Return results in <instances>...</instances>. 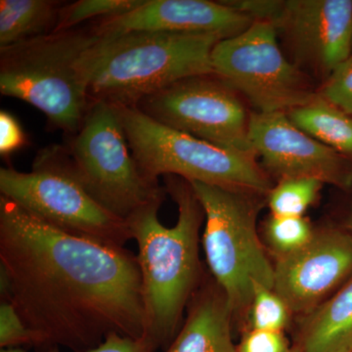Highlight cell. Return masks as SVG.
Wrapping results in <instances>:
<instances>
[{
    "instance_id": "9c48e42d",
    "label": "cell",
    "mask_w": 352,
    "mask_h": 352,
    "mask_svg": "<svg viewBox=\"0 0 352 352\" xmlns=\"http://www.w3.org/2000/svg\"><path fill=\"white\" fill-rule=\"evenodd\" d=\"M214 75L244 95L256 112L288 113L316 96L309 76L282 52L274 25L254 20L212 52Z\"/></svg>"
},
{
    "instance_id": "cb8c5ba5",
    "label": "cell",
    "mask_w": 352,
    "mask_h": 352,
    "mask_svg": "<svg viewBox=\"0 0 352 352\" xmlns=\"http://www.w3.org/2000/svg\"><path fill=\"white\" fill-rule=\"evenodd\" d=\"M317 95L352 117V58L324 80Z\"/></svg>"
},
{
    "instance_id": "52a82bcc",
    "label": "cell",
    "mask_w": 352,
    "mask_h": 352,
    "mask_svg": "<svg viewBox=\"0 0 352 352\" xmlns=\"http://www.w3.org/2000/svg\"><path fill=\"white\" fill-rule=\"evenodd\" d=\"M205 212L201 242L208 270L226 294L233 317L249 311L254 283L274 288L270 263L256 230V198L245 192L190 182Z\"/></svg>"
},
{
    "instance_id": "5b68a950",
    "label": "cell",
    "mask_w": 352,
    "mask_h": 352,
    "mask_svg": "<svg viewBox=\"0 0 352 352\" xmlns=\"http://www.w3.org/2000/svg\"><path fill=\"white\" fill-rule=\"evenodd\" d=\"M0 196L65 233L112 247L132 240L126 220L102 207L78 179L68 146H46L29 173L0 168Z\"/></svg>"
},
{
    "instance_id": "30bf717a",
    "label": "cell",
    "mask_w": 352,
    "mask_h": 352,
    "mask_svg": "<svg viewBox=\"0 0 352 352\" xmlns=\"http://www.w3.org/2000/svg\"><path fill=\"white\" fill-rule=\"evenodd\" d=\"M135 107L176 131L256 157L250 140L251 113L239 94L214 75L185 78L145 97Z\"/></svg>"
},
{
    "instance_id": "4dcf8cb0",
    "label": "cell",
    "mask_w": 352,
    "mask_h": 352,
    "mask_svg": "<svg viewBox=\"0 0 352 352\" xmlns=\"http://www.w3.org/2000/svg\"><path fill=\"white\" fill-rule=\"evenodd\" d=\"M351 58H352V53H351Z\"/></svg>"
},
{
    "instance_id": "484cf974",
    "label": "cell",
    "mask_w": 352,
    "mask_h": 352,
    "mask_svg": "<svg viewBox=\"0 0 352 352\" xmlns=\"http://www.w3.org/2000/svg\"><path fill=\"white\" fill-rule=\"evenodd\" d=\"M29 143L27 134L19 120L12 113L2 110L0 112V155L9 157L19 152Z\"/></svg>"
},
{
    "instance_id": "44dd1931",
    "label": "cell",
    "mask_w": 352,
    "mask_h": 352,
    "mask_svg": "<svg viewBox=\"0 0 352 352\" xmlns=\"http://www.w3.org/2000/svg\"><path fill=\"white\" fill-rule=\"evenodd\" d=\"M265 238L278 256L300 251L314 237L315 230L305 217L271 214L265 223Z\"/></svg>"
},
{
    "instance_id": "83f0119b",
    "label": "cell",
    "mask_w": 352,
    "mask_h": 352,
    "mask_svg": "<svg viewBox=\"0 0 352 352\" xmlns=\"http://www.w3.org/2000/svg\"><path fill=\"white\" fill-rule=\"evenodd\" d=\"M0 352H27L23 347H15V349H1Z\"/></svg>"
},
{
    "instance_id": "d6986e66",
    "label": "cell",
    "mask_w": 352,
    "mask_h": 352,
    "mask_svg": "<svg viewBox=\"0 0 352 352\" xmlns=\"http://www.w3.org/2000/svg\"><path fill=\"white\" fill-rule=\"evenodd\" d=\"M323 183L310 178L279 180L267 195L271 214L281 217H305L316 203Z\"/></svg>"
},
{
    "instance_id": "d4e9b609",
    "label": "cell",
    "mask_w": 352,
    "mask_h": 352,
    "mask_svg": "<svg viewBox=\"0 0 352 352\" xmlns=\"http://www.w3.org/2000/svg\"><path fill=\"white\" fill-rule=\"evenodd\" d=\"M291 349L283 332L254 329L245 333L237 346V352H289Z\"/></svg>"
},
{
    "instance_id": "7a4b0ae2",
    "label": "cell",
    "mask_w": 352,
    "mask_h": 352,
    "mask_svg": "<svg viewBox=\"0 0 352 352\" xmlns=\"http://www.w3.org/2000/svg\"><path fill=\"white\" fill-rule=\"evenodd\" d=\"M164 189L178 208L175 226L160 221L164 201L145 206L126 220L138 247L142 284L143 338L156 349H166L182 328L183 312L201 283L199 256L205 212L187 180L164 176Z\"/></svg>"
},
{
    "instance_id": "f546056e",
    "label": "cell",
    "mask_w": 352,
    "mask_h": 352,
    "mask_svg": "<svg viewBox=\"0 0 352 352\" xmlns=\"http://www.w3.org/2000/svg\"><path fill=\"white\" fill-rule=\"evenodd\" d=\"M289 352H302L300 351V349H298V347L296 346H292L291 351Z\"/></svg>"
},
{
    "instance_id": "277c9868",
    "label": "cell",
    "mask_w": 352,
    "mask_h": 352,
    "mask_svg": "<svg viewBox=\"0 0 352 352\" xmlns=\"http://www.w3.org/2000/svg\"><path fill=\"white\" fill-rule=\"evenodd\" d=\"M212 34L129 32L99 36L92 50L90 100L119 107L194 76L214 75Z\"/></svg>"
},
{
    "instance_id": "ffe728a7",
    "label": "cell",
    "mask_w": 352,
    "mask_h": 352,
    "mask_svg": "<svg viewBox=\"0 0 352 352\" xmlns=\"http://www.w3.org/2000/svg\"><path fill=\"white\" fill-rule=\"evenodd\" d=\"M143 0H78L62 6L54 32L68 31L89 23L124 15Z\"/></svg>"
},
{
    "instance_id": "4316f807",
    "label": "cell",
    "mask_w": 352,
    "mask_h": 352,
    "mask_svg": "<svg viewBox=\"0 0 352 352\" xmlns=\"http://www.w3.org/2000/svg\"><path fill=\"white\" fill-rule=\"evenodd\" d=\"M156 349L145 338H131L112 333L94 349L87 352H156ZM43 352H61L58 346H50Z\"/></svg>"
},
{
    "instance_id": "4fadbf2b",
    "label": "cell",
    "mask_w": 352,
    "mask_h": 352,
    "mask_svg": "<svg viewBox=\"0 0 352 352\" xmlns=\"http://www.w3.org/2000/svg\"><path fill=\"white\" fill-rule=\"evenodd\" d=\"M274 289L300 316L311 311L352 276V234L347 229L315 230L300 251L278 256Z\"/></svg>"
},
{
    "instance_id": "8992f818",
    "label": "cell",
    "mask_w": 352,
    "mask_h": 352,
    "mask_svg": "<svg viewBox=\"0 0 352 352\" xmlns=\"http://www.w3.org/2000/svg\"><path fill=\"white\" fill-rule=\"evenodd\" d=\"M127 141L148 179L175 175L188 182L214 185L252 195H268L270 175L258 157L224 149L160 124L135 106L119 107Z\"/></svg>"
},
{
    "instance_id": "7c38bea8",
    "label": "cell",
    "mask_w": 352,
    "mask_h": 352,
    "mask_svg": "<svg viewBox=\"0 0 352 352\" xmlns=\"http://www.w3.org/2000/svg\"><path fill=\"white\" fill-rule=\"evenodd\" d=\"M250 140L264 170L279 180L310 178L352 188L351 160L298 129L287 113H251Z\"/></svg>"
},
{
    "instance_id": "ac0fdd59",
    "label": "cell",
    "mask_w": 352,
    "mask_h": 352,
    "mask_svg": "<svg viewBox=\"0 0 352 352\" xmlns=\"http://www.w3.org/2000/svg\"><path fill=\"white\" fill-rule=\"evenodd\" d=\"M295 126L352 162V117L316 94L287 113Z\"/></svg>"
},
{
    "instance_id": "f1b7e54d",
    "label": "cell",
    "mask_w": 352,
    "mask_h": 352,
    "mask_svg": "<svg viewBox=\"0 0 352 352\" xmlns=\"http://www.w3.org/2000/svg\"><path fill=\"white\" fill-rule=\"evenodd\" d=\"M346 229L352 234V208L351 214H349V219H347Z\"/></svg>"
},
{
    "instance_id": "603a6c76",
    "label": "cell",
    "mask_w": 352,
    "mask_h": 352,
    "mask_svg": "<svg viewBox=\"0 0 352 352\" xmlns=\"http://www.w3.org/2000/svg\"><path fill=\"white\" fill-rule=\"evenodd\" d=\"M45 347L41 336L28 327L10 300L0 298V347Z\"/></svg>"
},
{
    "instance_id": "6da1fadb",
    "label": "cell",
    "mask_w": 352,
    "mask_h": 352,
    "mask_svg": "<svg viewBox=\"0 0 352 352\" xmlns=\"http://www.w3.org/2000/svg\"><path fill=\"white\" fill-rule=\"evenodd\" d=\"M0 298L45 349L87 352L112 333L143 336L136 254L53 228L2 196Z\"/></svg>"
},
{
    "instance_id": "e0dca14e",
    "label": "cell",
    "mask_w": 352,
    "mask_h": 352,
    "mask_svg": "<svg viewBox=\"0 0 352 352\" xmlns=\"http://www.w3.org/2000/svg\"><path fill=\"white\" fill-rule=\"evenodd\" d=\"M65 2L1 0L0 50L54 32Z\"/></svg>"
},
{
    "instance_id": "8fae6325",
    "label": "cell",
    "mask_w": 352,
    "mask_h": 352,
    "mask_svg": "<svg viewBox=\"0 0 352 352\" xmlns=\"http://www.w3.org/2000/svg\"><path fill=\"white\" fill-rule=\"evenodd\" d=\"M239 8L274 25L293 63L324 80L351 57L352 0H241Z\"/></svg>"
},
{
    "instance_id": "2e32d148",
    "label": "cell",
    "mask_w": 352,
    "mask_h": 352,
    "mask_svg": "<svg viewBox=\"0 0 352 352\" xmlns=\"http://www.w3.org/2000/svg\"><path fill=\"white\" fill-rule=\"evenodd\" d=\"M295 346L302 352H352V276L302 315Z\"/></svg>"
},
{
    "instance_id": "7402d4cb",
    "label": "cell",
    "mask_w": 352,
    "mask_h": 352,
    "mask_svg": "<svg viewBox=\"0 0 352 352\" xmlns=\"http://www.w3.org/2000/svg\"><path fill=\"white\" fill-rule=\"evenodd\" d=\"M291 309L274 289L254 283V296L249 309L250 328L283 332L291 319Z\"/></svg>"
},
{
    "instance_id": "ba28073f",
    "label": "cell",
    "mask_w": 352,
    "mask_h": 352,
    "mask_svg": "<svg viewBox=\"0 0 352 352\" xmlns=\"http://www.w3.org/2000/svg\"><path fill=\"white\" fill-rule=\"evenodd\" d=\"M68 149L82 186L116 217L127 220L145 206L164 200V187L148 179L139 168L117 106L90 100Z\"/></svg>"
},
{
    "instance_id": "5bb4252c",
    "label": "cell",
    "mask_w": 352,
    "mask_h": 352,
    "mask_svg": "<svg viewBox=\"0 0 352 352\" xmlns=\"http://www.w3.org/2000/svg\"><path fill=\"white\" fill-rule=\"evenodd\" d=\"M254 21L226 1L143 0L138 8L124 15L92 25L99 36L148 32L212 34L226 39L238 36Z\"/></svg>"
},
{
    "instance_id": "9a60e30c",
    "label": "cell",
    "mask_w": 352,
    "mask_h": 352,
    "mask_svg": "<svg viewBox=\"0 0 352 352\" xmlns=\"http://www.w3.org/2000/svg\"><path fill=\"white\" fill-rule=\"evenodd\" d=\"M233 314L226 294L212 279H204L187 307L182 328L164 352H237Z\"/></svg>"
},
{
    "instance_id": "3957f363",
    "label": "cell",
    "mask_w": 352,
    "mask_h": 352,
    "mask_svg": "<svg viewBox=\"0 0 352 352\" xmlns=\"http://www.w3.org/2000/svg\"><path fill=\"white\" fill-rule=\"evenodd\" d=\"M98 38L89 23L0 50V92L38 109L51 127L74 135L89 107Z\"/></svg>"
}]
</instances>
